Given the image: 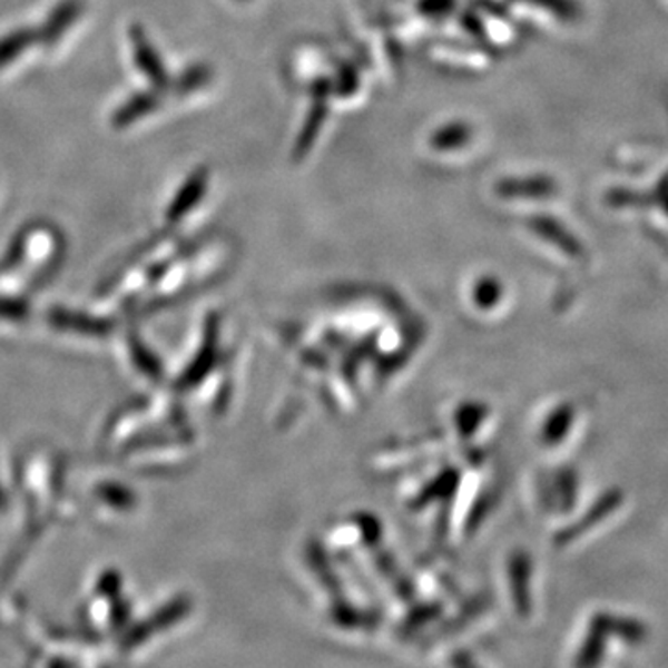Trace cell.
Listing matches in <instances>:
<instances>
[{
	"instance_id": "cell-1",
	"label": "cell",
	"mask_w": 668,
	"mask_h": 668,
	"mask_svg": "<svg viewBox=\"0 0 668 668\" xmlns=\"http://www.w3.org/2000/svg\"><path fill=\"white\" fill-rule=\"evenodd\" d=\"M128 38H130L134 61L139 71L144 72V77L155 86V89H166L169 86V75H167L166 66L161 63L160 55L156 52L153 41L145 32V28L138 22H134L128 28Z\"/></svg>"
},
{
	"instance_id": "cell-2",
	"label": "cell",
	"mask_w": 668,
	"mask_h": 668,
	"mask_svg": "<svg viewBox=\"0 0 668 668\" xmlns=\"http://www.w3.org/2000/svg\"><path fill=\"white\" fill-rule=\"evenodd\" d=\"M208 178H210V173L206 167H197L195 171L189 173L188 178L184 180L178 194L173 197L171 205L167 208V222H180L186 214H189L195 206L199 205V200L205 195L206 186H208Z\"/></svg>"
},
{
	"instance_id": "cell-3",
	"label": "cell",
	"mask_w": 668,
	"mask_h": 668,
	"mask_svg": "<svg viewBox=\"0 0 668 668\" xmlns=\"http://www.w3.org/2000/svg\"><path fill=\"white\" fill-rule=\"evenodd\" d=\"M312 91H314V105H312L311 111H308V116H306V121L305 125H303L299 138L295 141V160L305 158L306 153L311 150L312 144L316 141L317 134L322 130L325 117H327L328 84L325 82V80H322V82H317L316 86H314Z\"/></svg>"
},
{
	"instance_id": "cell-4",
	"label": "cell",
	"mask_w": 668,
	"mask_h": 668,
	"mask_svg": "<svg viewBox=\"0 0 668 668\" xmlns=\"http://www.w3.org/2000/svg\"><path fill=\"white\" fill-rule=\"evenodd\" d=\"M84 0H61L52 8L47 21L38 30V41L45 47H55L72 22L82 16Z\"/></svg>"
},
{
	"instance_id": "cell-5",
	"label": "cell",
	"mask_w": 668,
	"mask_h": 668,
	"mask_svg": "<svg viewBox=\"0 0 668 668\" xmlns=\"http://www.w3.org/2000/svg\"><path fill=\"white\" fill-rule=\"evenodd\" d=\"M160 106V95L156 91H141L132 95L111 114V125L114 128H127L141 117L155 111Z\"/></svg>"
},
{
	"instance_id": "cell-6",
	"label": "cell",
	"mask_w": 668,
	"mask_h": 668,
	"mask_svg": "<svg viewBox=\"0 0 668 668\" xmlns=\"http://www.w3.org/2000/svg\"><path fill=\"white\" fill-rule=\"evenodd\" d=\"M38 43V32L33 28H17L0 38V69L10 66L24 50Z\"/></svg>"
},
{
	"instance_id": "cell-7",
	"label": "cell",
	"mask_w": 668,
	"mask_h": 668,
	"mask_svg": "<svg viewBox=\"0 0 668 668\" xmlns=\"http://www.w3.org/2000/svg\"><path fill=\"white\" fill-rule=\"evenodd\" d=\"M472 136L473 130L468 122H450V125L439 128L431 136L429 144L434 150H456L470 144Z\"/></svg>"
},
{
	"instance_id": "cell-8",
	"label": "cell",
	"mask_w": 668,
	"mask_h": 668,
	"mask_svg": "<svg viewBox=\"0 0 668 668\" xmlns=\"http://www.w3.org/2000/svg\"><path fill=\"white\" fill-rule=\"evenodd\" d=\"M208 78H210V69L208 67L191 66L180 75L178 82L175 84V88H177V94H188V91H194V89L205 86L208 82Z\"/></svg>"
},
{
	"instance_id": "cell-9",
	"label": "cell",
	"mask_w": 668,
	"mask_h": 668,
	"mask_svg": "<svg viewBox=\"0 0 668 668\" xmlns=\"http://www.w3.org/2000/svg\"><path fill=\"white\" fill-rule=\"evenodd\" d=\"M453 8V0H422L420 10L428 16H444Z\"/></svg>"
},
{
	"instance_id": "cell-10",
	"label": "cell",
	"mask_w": 668,
	"mask_h": 668,
	"mask_svg": "<svg viewBox=\"0 0 668 668\" xmlns=\"http://www.w3.org/2000/svg\"><path fill=\"white\" fill-rule=\"evenodd\" d=\"M342 75V72H340ZM356 86V77L351 71V67H344V75L340 77V84L336 86V91L342 95H347L355 89Z\"/></svg>"
},
{
	"instance_id": "cell-11",
	"label": "cell",
	"mask_w": 668,
	"mask_h": 668,
	"mask_svg": "<svg viewBox=\"0 0 668 668\" xmlns=\"http://www.w3.org/2000/svg\"><path fill=\"white\" fill-rule=\"evenodd\" d=\"M462 22H464V27L468 28V32L473 33V36H481L483 33V27H481V22L478 21V17L473 16V13H464L462 17Z\"/></svg>"
}]
</instances>
